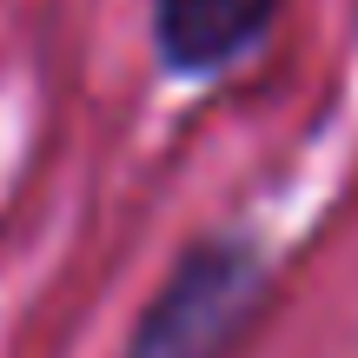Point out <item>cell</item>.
Listing matches in <instances>:
<instances>
[{
    "label": "cell",
    "mask_w": 358,
    "mask_h": 358,
    "mask_svg": "<svg viewBox=\"0 0 358 358\" xmlns=\"http://www.w3.org/2000/svg\"><path fill=\"white\" fill-rule=\"evenodd\" d=\"M285 299L279 252L252 226H206L166 259L120 358H239Z\"/></svg>",
    "instance_id": "6da1fadb"
},
{
    "label": "cell",
    "mask_w": 358,
    "mask_h": 358,
    "mask_svg": "<svg viewBox=\"0 0 358 358\" xmlns=\"http://www.w3.org/2000/svg\"><path fill=\"white\" fill-rule=\"evenodd\" d=\"M285 0H146V53L173 87H219L259 60Z\"/></svg>",
    "instance_id": "7a4b0ae2"
}]
</instances>
